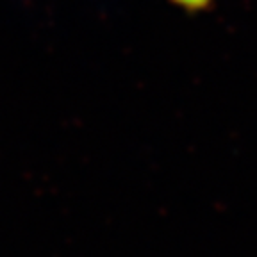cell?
<instances>
[{
    "mask_svg": "<svg viewBox=\"0 0 257 257\" xmlns=\"http://www.w3.org/2000/svg\"><path fill=\"white\" fill-rule=\"evenodd\" d=\"M177 2H181L186 8H204L209 0H177Z\"/></svg>",
    "mask_w": 257,
    "mask_h": 257,
    "instance_id": "cell-1",
    "label": "cell"
}]
</instances>
